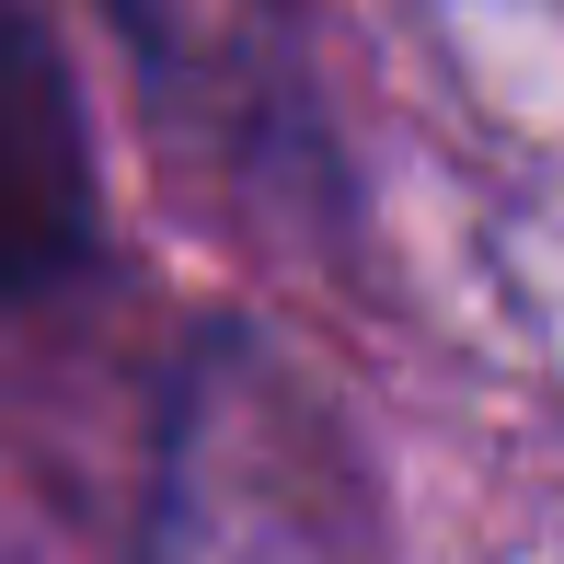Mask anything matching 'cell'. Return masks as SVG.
Listing matches in <instances>:
<instances>
[{
	"mask_svg": "<svg viewBox=\"0 0 564 564\" xmlns=\"http://www.w3.org/2000/svg\"><path fill=\"white\" fill-rule=\"evenodd\" d=\"M253 530V564H357L369 484L346 426L253 323H208L162 415V484H150V564H230Z\"/></svg>",
	"mask_w": 564,
	"mask_h": 564,
	"instance_id": "2",
	"label": "cell"
},
{
	"mask_svg": "<svg viewBox=\"0 0 564 564\" xmlns=\"http://www.w3.org/2000/svg\"><path fill=\"white\" fill-rule=\"evenodd\" d=\"M139 127L276 242L357 253V162L323 93L312 0H105Z\"/></svg>",
	"mask_w": 564,
	"mask_h": 564,
	"instance_id": "1",
	"label": "cell"
},
{
	"mask_svg": "<svg viewBox=\"0 0 564 564\" xmlns=\"http://www.w3.org/2000/svg\"><path fill=\"white\" fill-rule=\"evenodd\" d=\"M105 276V162L46 0H0V312Z\"/></svg>",
	"mask_w": 564,
	"mask_h": 564,
	"instance_id": "3",
	"label": "cell"
}]
</instances>
